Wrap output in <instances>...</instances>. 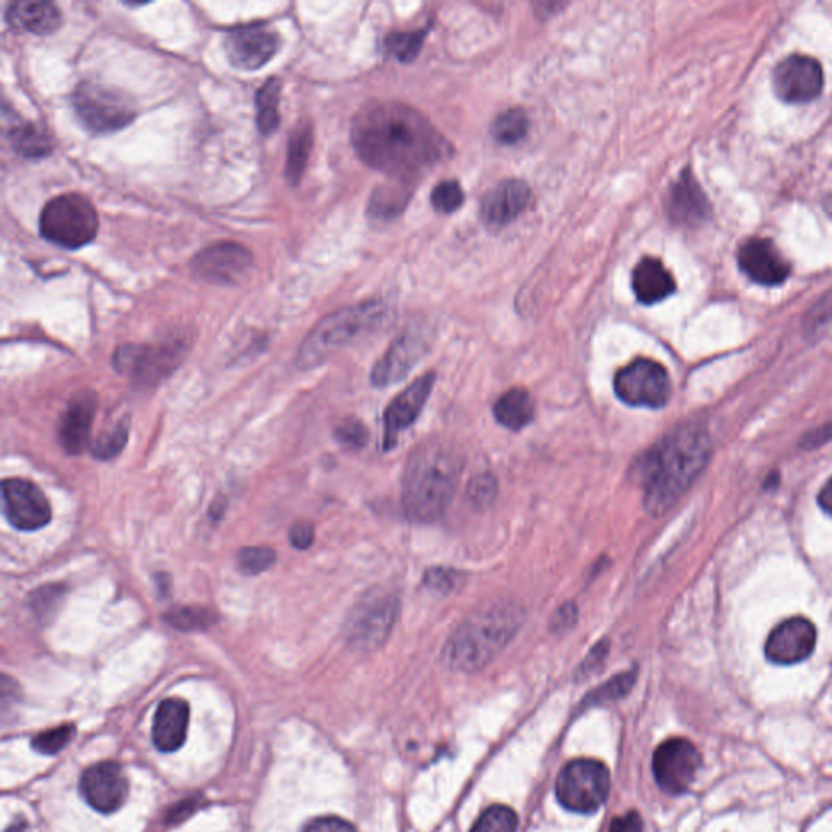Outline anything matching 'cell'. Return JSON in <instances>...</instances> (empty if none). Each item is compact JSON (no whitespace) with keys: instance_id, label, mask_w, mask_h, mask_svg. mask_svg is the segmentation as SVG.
I'll use <instances>...</instances> for the list:
<instances>
[{"instance_id":"cell-1","label":"cell","mask_w":832,"mask_h":832,"mask_svg":"<svg viewBox=\"0 0 832 832\" xmlns=\"http://www.w3.org/2000/svg\"><path fill=\"white\" fill-rule=\"evenodd\" d=\"M351 144L362 164L399 179L415 178L451 155L440 130L400 103L362 106L351 124Z\"/></svg>"},{"instance_id":"cell-2","label":"cell","mask_w":832,"mask_h":832,"mask_svg":"<svg viewBox=\"0 0 832 832\" xmlns=\"http://www.w3.org/2000/svg\"><path fill=\"white\" fill-rule=\"evenodd\" d=\"M710 454L709 436L703 428H678L654 445L639 464L644 506L662 516L693 485Z\"/></svg>"},{"instance_id":"cell-3","label":"cell","mask_w":832,"mask_h":832,"mask_svg":"<svg viewBox=\"0 0 832 832\" xmlns=\"http://www.w3.org/2000/svg\"><path fill=\"white\" fill-rule=\"evenodd\" d=\"M464 471L461 452L444 441L418 445L403 472V513L413 523H434L447 509Z\"/></svg>"},{"instance_id":"cell-4","label":"cell","mask_w":832,"mask_h":832,"mask_svg":"<svg viewBox=\"0 0 832 832\" xmlns=\"http://www.w3.org/2000/svg\"><path fill=\"white\" fill-rule=\"evenodd\" d=\"M526 610L514 602H498L476 611L445 642L443 661L454 672L485 668L516 638Z\"/></svg>"},{"instance_id":"cell-5","label":"cell","mask_w":832,"mask_h":832,"mask_svg":"<svg viewBox=\"0 0 832 832\" xmlns=\"http://www.w3.org/2000/svg\"><path fill=\"white\" fill-rule=\"evenodd\" d=\"M385 307L378 303L347 307L320 320L299 348V368L320 365L341 348L350 347L366 335L375 333L385 320Z\"/></svg>"},{"instance_id":"cell-6","label":"cell","mask_w":832,"mask_h":832,"mask_svg":"<svg viewBox=\"0 0 832 832\" xmlns=\"http://www.w3.org/2000/svg\"><path fill=\"white\" fill-rule=\"evenodd\" d=\"M98 230V213L84 196L54 197L41 212V236L65 250H78L86 246L95 240Z\"/></svg>"},{"instance_id":"cell-7","label":"cell","mask_w":832,"mask_h":832,"mask_svg":"<svg viewBox=\"0 0 832 832\" xmlns=\"http://www.w3.org/2000/svg\"><path fill=\"white\" fill-rule=\"evenodd\" d=\"M399 610V596L393 590L379 587L366 592L345 621L348 644L362 652L381 647L396 626Z\"/></svg>"},{"instance_id":"cell-8","label":"cell","mask_w":832,"mask_h":832,"mask_svg":"<svg viewBox=\"0 0 832 832\" xmlns=\"http://www.w3.org/2000/svg\"><path fill=\"white\" fill-rule=\"evenodd\" d=\"M78 120L93 134H108L129 126L137 116L133 99L113 86L85 81L72 93Z\"/></svg>"},{"instance_id":"cell-9","label":"cell","mask_w":832,"mask_h":832,"mask_svg":"<svg viewBox=\"0 0 832 832\" xmlns=\"http://www.w3.org/2000/svg\"><path fill=\"white\" fill-rule=\"evenodd\" d=\"M610 771L597 759H575L559 772L556 799L575 813L592 814L603 807L610 793Z\"/></svg>"},{"instance_id":"cell-10","label":"cell","mask_w":832,"mask_h":832,"mask_svg":"<svg viewBox=\"0 0 832 832\" xmlns=\"http://www.w3.org/2000/svg\"><path fill=\"white\" fill-rule=\"evenodd\" d=\"M614 393L626 406L657 410L668 402L672 382L661 362L639 358L617 372Z\"/></svg>"},{"instance_id":"cell-11","label":"cell","mask_w":832,"mask_h":832,"mask_svg":"<svg viewBox=\"0 0 832 832\" xmlns=\"http://www.w3.org/2000/svg\"><path fill=\"white\" fill-rule=\"evenodd\" d=\"M181 357L182 348L176 345L127 344L114 351L113 365L134 385L154 388L178 368Z\"/></svg>"},{"instance_id":"cell-12","label":"cell","mask_w":832,"mask_h":832,"mask_svg":"<svg viewBox=\"0 0 832 832\" xmlns=\"http://www.w3.org/2000/svg\"><path fill=\"white\" fill-rule=\"evenodd\" d=\"M701 768V755L686 738H670L654 752L652 771L659 787L670 796H682L692 787Z\"/></svg>"},{"instance_id":"cell-13","label":"cell","mask_w":832,"mask_h":832,"mask_svg":"<svg viewBox=\"0 0 832 832\" xmlns=\"http://www.w3.org/2000/svg\"><path fill=\"white\" fill-rule=\"evenodd\" d=\"M2 513L10 526L27 531L46 527L53 519V509L44 493L23 478L3 480Z\"/></svg>"},{"instance_id":"cell-14","label":"cell","mask_w":832,"mask_h":832,"mask_svg":"<svg viewBox=\"0 0 832 832\" xmlns=\"http://www.w3.org/2000/svg\"><path fill=\"white\" fill-rule=\"evenodd\" d=\"M252 268V254L238 243L210 244L192 259V271L203 282L215 285H236L248 277Z\"/></svg>"},{"instance_id":"cell-15","label":"cell","mask_w":832,"mask_h":832,"mask_svg":"<svg viewBox=\"0 0 832 832\" xmlns=\"http://www.w3.org/2000/svg\"><path fill=\"white\" fill-rule=\"evenodd\" d=\"M772 85L782 102L803 105L820 96L824 85L823 69L817 59L793 54L777 65Z\"/></svg>"},{"instance_id":"cell-16","label":"cell","mask_w":832,"mask_h":832,"mask_svg":"<svg viewBox=\"0 0 832 832\" xmlns=\"http://www.w3.org/2000/svg\"><path fill=\"white\" fill-rule=\"evenodd\" d=\"M280 44L277 31L262 25L243 27L224 38L228 61L233 67L246 72L264 67L277 54Z\"/></svg>"},{"instance_id":"cell-17","label":"cell","mask_w":832,"mask_h":832,"mask_svg":"<svg viewBox=\"0 0 832 832\" xmlns=\"http://www.w3.org/2000/svg\"><path fill=\"white\" fill-rule=\"evenodd\" d=\"M81 793L93 810L109 814L126 803L129 782L117 762H98L82 775Z\"/></svg>"},{"instance_id":"cell-18","label":"cell","mask_w":832,"mask_h":832,"mask_svg":"<svg viewBox=\"0 0 832 832\" xmlns=\"http://www.w3.org/2000/svg\"><path fill=\"white\" fill-rule=\"evenodd\" d=\"M817 628L807 618L797 617L775 628L766 641V657L777 665H793L813 654Z\"/></svg>"},{"instance_id":"cell-19","label":"cell","mask_w":832,"mask_h":832,"mask_svg":"<svg viewBox=\"0 0 832 832\" xmlns=\"http://www.w3.org/2000/svg\"><path fill=\"white\" fill-rule=\"evenodd\" d=\"M436 376L434 372L415 379L409 388L403 389L392 402L389 403L385 415V449L390 451L399 441L400 433L412 426L420 417L431 390H433Z\"/></svg>"},{"instance_id":"cell-20","label":"cell","mask_w":832,"mask_h":832,"mask_svg":"<svg viewBox=\"0 0 832 832\" xmlns=\"http://www.w3.org/2000/svg\"><path fill=\"white\" fill-rule=\"evenodd\" d=\"M96 409H98V397L93 390H82L72 397L67 409L59 420L57 428L59 443L67 454L78 455L88 449V445L92 447L89 436H92Z\"/></svg>"},{"instance_id":"cell-21","label":"cell","mask_w":832,"mask_h":832,"mask_svg":"<svg viewBox=\"0 0 832 832\" xmlns=\"http://www.w3.org/2000/svg\"><path fill=\"white\" fill-rule=\"evenodd\" d=\"M738 264L752 282L765 286H776L786 282L790 265L776 244L766 238H751L738 250Z\"/></svg>"},{"instance_id":"cell-22","label":"cell","mask_w":832,"mask_h":832,"mask_svg":"<svg viewBox=\"0 0 832 832\" xmlns=\"http://www.w3.org/2000/svg\"><path fill=\"white\" fill-rule=\"evenodd\" d=\"M428 350V340L423 334L407 333L397 338L385 357L376 362L371 372L372 385L389 388L407 378Z\"/></svg>"},{"instance_id":"cell-23","label":"cell","mask_w":832,"mask_h":832,"mask_svg":"<svg viewBox=\"0 0 832 832\" xmlns=\"http://www.w3.org/2000/svg\"><path fill=\"white\" fill-rule=\"evenodd\" d=\"M531 191L519 179H507L489 189L482 200L480 213L483 222L493 228H503L526 212Z\"/></svg>"},{"instance_id":"cell-24","label":"cell","mask_w":832,"mask_h":832,"mask_svg":"<svg viewBox=\"0 0 832 832\" xmlns=\"http://www.w3.org/2000/svg\"><path fill=\"white\" fill-rule=\"evenodd\" d=\"M189 704L179 697H169L158 706L155 714L154 737L155 747L161 752H175L185 745L189 728Z\"/></svg>"},{"instance_id":"cell-25","label":"cell","mask_w":832,"mask_h":832,"mask_svg":"<svg viewBox=\"0 0 832 832\" xmlns=\"http://www.w3.org/2000/svg\"><path fill=\"white\" fill-rule=\"evenodd\" d=\"M707 210L709 206H707L704 192L701 191L692 172L686 171L670 189L668 200H666V212L670 219L685 227H694L706 219Z\"/></svg>"},{"instance_id":"cell-26","label":"cell","mask_w":832,"mask_h":832,"mask_svg":"<svg viewBox=\"0 0 832 832\" xmlns=\"http://www.w3.org/2000/svg\"><path fill=\"white\" fill-rule=\"evenodd\" d=\"M638 302L645 306L657 305L676 289L675 278L659 259L645 257L634 267L631 277Z\"/></svg>"},{"instance_id":"cell-27","label":"cell","mask_w":832,"mask_h":832,"mask_svg":"<svg viewBox=\"0 0 832 832\" xmlns=\"http://www.w3.org/2000/svg\"><path fill=\"white\" fill-rule=\"evenodd\" d=\"M7 20L13 29L29 31V33L53 34L61 29L62 15L56 3L43 0H23L10 3L7 9Z\"/></svg>"},{"instance_id":"cell-28","label":"cell","mask_w":832,"mask_h":832,"mask_svg":"<svg viewBox=\"0 0 832 832\" xmlns=\"http://www.w3.org/2000/svg\"><path fill=\"white\" fill-rule=\"evenodd\" d=\"M496 421L501 426L510 431H519L531 423L535 417V403L530 393L523 388H514L504 392L495 403Z\"/></svg>"},{"instance_id":"cell-29","label":"cell","mask_w":832,"mask_h":832,"mask_svg":"<svg viewBox=\"0 0 832 832\" xmlns=\"http://www.w3.org/2000/svg\"><path fill=\"white\" fill-rule=\"evenodd\" d=\"M7 134H9L13 150L22 157L43 158L53 150L50 136L43 129H40L36 124L15 120L9 127Z\"/></svg>"},{"instance_id":"cell-30","label":"cell","mask_w":832,"mask_h":832,"mask_svg":"<svg viewBox=\"0 0 832 832\" xmlns=\"http://www.w3.org/2000/svg\"><path fill=\"white\" fill-rule=\"evenodd\" d=\"M280 92H282V81L272 77L259 88L257 96H255L257 126L259 130L265 136L275 133L280 124Z\"/></svg>"},{"instance_id":"cell-31","label":"cell","mask_w":832,"mask_h":832,"mask_svg":"<svg viewBox=\"0 0 832 832\" xmlns=\"http://www.w3.org/2000/svg\"><path fill=\"white\" fill-rule=\"evenodd\" d=\"M313 148V130L306 124L295 127L288 141V157H286V178L292 185H298L305 172Z\"/></svg>"},{"instance_id":"cell-32","label":"cell","mask_w":832,"mask_h":832,"mask_svg":"<svg viewBox=\"0 0 832 832\" xmlns=\"http://www.w3.org/2000/svg\"><path fill=\"white\" fill-rule=\"evenodd\" d=\"M164 620L175 630L191 633L209 630L219 621V614L207 607H175L164 614Z\"/></svg>"},{"instance_id":"cell-33","label":"cell","mask_w":832,"mask_h":832,"mask_svg":"<svg viewBox=\"0 0 832 832\" xmlns=\"http://www.w3.org/2000/svg\"><path fill=\"white\" fill-rule=\"evenodd\" d=\"M127 441H129V421L124 418L96 438L95 443L92 444L93 455L98 461H113L126 447Z\"/></svg>"},{"instance_id":"cell-34","label":"cell","mask_w":832,"mask_h":832,"mask_svg":"<svg viewBox=\"0 0 832 832\" xmlns=\"http://www.w3.org/2000/svg\"><path fill=\"white\" fill-rule=\"evenodd\" d=\"M409 202V192L399 186H382L371 197L369 213L378 219H390L402 212Z\"/></svg>"},{"instance_id":"cell-35","label":"cell","mask_w":832,"mask_h":832,"mask_svg":"<svg viewBox=\"0 0 832 832\" xmlns=\"http://www.w3.org/2000/svg\"><path fill=\"white\" fill-rule=\"evenodd\" d=\"M528 117L523 109L514 108L501 114L493 124V136L504 145L517 144L527 136Z\"/></svg>"},{"instance_id":"cell-36","label":"cell","mask_w":832,"mask_h":832,"mask_svg":"<svg viewBox=\"0 0 832 832\" xmlns=\"http://www.w3.org/2000/svg\"><path fill=\"white\" fill-rule=\"evenodd\" d=\"M517 824L516 811L504 804H495L475 821L471 832H516Z\"/></svg>"},{"instance_id":"cell-37","label":"cell","mask_w":832,"mask_h":832,"mask_svg":"<svg viewBox=\"0 0 832 832\" xmlns=\"http://www.w3.org/2000/svg\"><path fill=\"white\" fill-rule=\"evenodd\" d=\"M424 31H396L386 40V48L400 62H412L423 46Z\"/></svg>"},{"instance_id":"cell-38","label":"cell","mask_w":832,"mask_h":832,"mask_svg":"<svg viewBox=\"0 0 832 832\" xmlns=\"http://www.w3.org/2000/svg\"><path fill=\"white\" fill-rule=\"evenodd\" d=\"M634 682H636V672H624L620 675L613 676L605 685L597 688L596 692L590 693L586 697L583 703L586 704H602L609 703V701L621 699L626 696L630 689L633 688Z\"/></svg>"},{"instance_id":"cell-39","label":"cell","mask_w":832,"mask_h":832,"mask_svg":"<svg viewBox=\"0 0 832 832\" xmlns=\"http://www.w3.org/2000/svg\"><path fill=\"white\" fill-rule=\"evenodd\" d=\"M238 568L248 576H257L267 571L277 561V555L267 547L243 548L238 554Z\"/></svg>"},{"instance_id":"cell-40","label":"cell","mask_w":832,"mask_h":832,"mask_svg":"<svg viewBox=\"0 0 832 832\" xmlns=\"http://www.w3.org/2000/svg\"><path fill=\"white\" fill-rule=\"evenodd\" d=\"M464 189L457 181H443L433 189L431 203L440 213H454L464 203Z\"/></svg>"},{"instance_id":"cell-41","label":"cell","mask_w":832,"mask_h":832,"mask_svg":"<svg viewBox=\"0 0 832 832\" xmlns=\"http://www.w3.org/2000/svg\"><path fill=\"white\" fill-rule=\"evenodd\" d=\"M74 725H62V727L36 735L33 738V748L41 755H56L74 738Z\"/></svg>"},{"instance_id":"cell-42","label":"cell","mask_w":832,"mask_h":832,"mask_svg":"<svg viewBox=\"0 0 832 832\" xmlns=\"http://www.w3.org/2000/svg\"><path fill=\"white\" fill-rule=\"evenodd\" d=\"M498 495V483L489 473L473 476L467 485V496L473 506L488 507Z\"/></svg>"},{"instance_id":"cell-43","label":"cell","mask_w":832,"mask_h":832,"mask_svg":"<svg viewBox=\"0 0 832 832\" xmlns=\"http://www.w3.org/2000/svg\"><path fill=\"white\" fill-rule=\"evenodd\" d=\"M424 587L436 596H449L462 583V575L451 568H433L423 578Z\"/></svg>"},{"instance_id":"cell-44","label":"cell","mask_w":832,"mask_h":832,"mask_svg":"<svg viewBox=\"0 0 832 832\" xmlns=\"http://www.w3.org/2000/svg\"><path fill=\"white\" fill-rule=\"evenodd\" d=\"M62 597H64V587H43V589L34 590L30 605L36 617L44 618L46 614L53 613V610L61 603Z\"/></svg>"},{"instance_id":"cell-45","label":"cell","mask_w":832,"mask_h":832,"mask_svg":"<svg viewBox=\"0 0 832 832\" xmlns=\"http://www.w3.org/2000/svg\"><path fill=\"white\" fill-rule=\"evenodd\" d=\"M335 436L347 447H362L368 441V431L365 424L358 420H345L335 430Z\"/></svg>"},{"instance_id":"cell-46","label":"cell","mask_w":832,"mask_h":832,"mask_svg":"<svg viewBox=\"0 0 832 832\" xmlns=\"http://www.w3.org/2000/svg\"><path fill=\"white\" fill-rule=\"evenodd\" d=\"M579 610L572 602L562 603L558 610L555 611L554 617L550 620L551 631L555 633H562L568 631L569 628L575 626L578 621Z\"/></svg>"},{"instance_id":"cell-47","label":"cell","mask_w":832,"mask_h":832,"mask_svg":"<svg viewBox=\"0 0 832 832\" xmlns=\"http://www.w3.org/2000/svg\"><path fill=\"white\" fill-rule=\"evenodd\" d=\"M303 832H357L348 821L338 817H323L309 821Z\"/></svg>"},{"instance_id":"cell-48","label":"cell","mask_w":832,"mask_h":832,"mask_svg":"<svg viewBox=\"0 0 832 832\" xmlns=\"http://www.w3.org/2000/svg\"><path fill=\"white\" fill-rule=\"evenodd\" d=\"M289 541L296 550H307L314 544L313 524L296 523L289 530Z\"/></svg>"},{"instance_id":"cell-49","label":"cell","mask_w":832,"mask_h":832,"mask_svg":"<svg viewBox=\"0 0 832 832\" xmlns=\"http://www.w3.org/2000/svg\"><path fill=\"white\" fill-rule=\"evenodd\" d=\"M609 641H602L599 642V644L596 645V647L590 651V654L587 655L586 661L582 662L581 670H579V673L581 675H586V673L593 672V670L599 668L600 665L605 662L607 655H609Z\"/></svg>"},{"instance_id":"cell-50","label":"cell","mask_w":832,"mask_h":832,"mask_svg":"<svg viewBox=\"0 0 832 832\" xmlns=\"http://www.w3.org/2000/svg\"><path fill=\"white\" fill-rule=\"evenodd\" d=\"M609 832H644V824L638 811H630L623 817L614 818Z\"/></svg>"},{"instance_id":"cell-51","label":"cell","mask_w":832,"mask_h":832,"mask_svg":"<svg viewBox=\"0 0 832 832\" xmlns=\"http://www.w3.org/2000/svg\"><path fill=\"white\" fill-rule=\"evenodd\" d=\"M820 504L828 514L832 516V478L824 485L820 493Z\"/></svg>"},{"instance_id":"cell-52","label":"cell","mask_w":832,"mask_h":832,"mask_svg":"<svg viewBox=\"0 0 832 832\" xmlns=\"http://www.w3.org/2000/svg\"><path fill=\"white\" fill-rule=\"evenodd\" d=\"M6 832H25V828L20 826V824H12Z\"/></svg>"}]
</instances>
